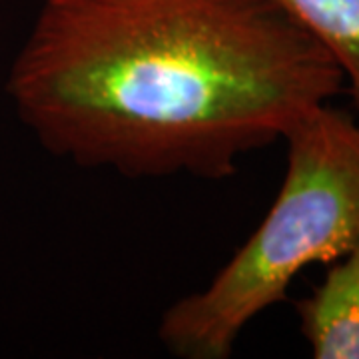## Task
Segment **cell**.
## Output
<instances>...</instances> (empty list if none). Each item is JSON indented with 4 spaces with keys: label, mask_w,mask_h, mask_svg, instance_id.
<instances>
[{
    "label": "cell",
    "mask_w": 359,
    "mask_h": 359,
    "mask_svg": "<svg viewBox=\"0 0 359 359\" xmlns=\"http://www.w3.org/2000/svg\"><path fill=\"white\" fill-rule=\"evenodd\" d=\"M287 170L268 216L205 285L162 316L158 337L182 359H226L244 327L285 299L309 264L359 242V120L330 104L283 134Z\"/></svg>",
    "instance_id": "2"
},
{
    "label": "cell",
    "mask_w": 359,
    "mask_h": 359,
    "mask_svg": "<svg viewBox=\"0 0 359 359\" xmlns=\"http://www.w3.org/2000/svg\"><path fill=\"white\" fill-rule=\"evenodd\" d=\"M344 88L276 0H42L6 80L46 152L128 178H228Z\"/></svg>",
    "instance_id": "1"
},
{
    "label": "cell",
    "mask_w": 359,
    "mask_h": 359,
    "mask_svg": "<svg viewBox=\"0 0 359 359\" xmlns=\"http://www.w3.org/2000/svg\"><path fill=\"white\" fill-rule=\"evenodd\" d=\"M320 40L344 72L359 120V0H276Z\"/></svg>",
    "instance_id": "4"
},
{
    "label": "cell",
    "mask_w": 359,
    "mask_h": 359,
    "mask_svg": "<svg viewBox=\"0 0 359 359\" xmlns=\"http://www.w3.org/2000/svg\"><path fill=\"white\" fill-rule=\"evenodd\" d=\"M302 334L318 359H359V242L297 302Z\"/></svg>",
    "instance_id": "3"
}]
</instances>
